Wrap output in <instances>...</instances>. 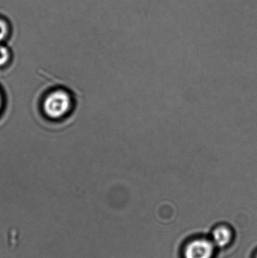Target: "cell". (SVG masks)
Segmentation results:
<instances>
[{
	"label": "cell",
	"instance_id": "6da1fadb",
	"mask_svg": "<svg viewBox=\"0 0 257 258\" xmlns=\"http://www.w3.org/2000/svg\"><path fill=\"white\" fill-rule=\"evenodd\" d=\"M70 106V98L66 92L57 91L48 95L44 103L45 112L51 118H59L64 115Z\"/></svg>",
	"mask_w": 257,
	"mask_h": 258
},
{
	"label": "cell",
	"instance_id": "7a4b0ae2",
	"mask_svg": "<svg viewBox=\"0 0 257 258\" xmlns=\"http://www.w3.org/2000/svg\"><path fill=\"white\" fill-rule=\"evenodd\" d=\"M215 245L209 239H198L192 241L186 247L185 258H212Z\"/></svg>",
	"mask_w": 257,
	"mask_h": 258
},
{
	"label": "cell",
	"instance_id": "3957f363",
	"mask_svg": "<svg viewBox=\"0 0 257 258\" xmlns=\"http://www.w3.org/2000/svg\"><path fill=\"white\" fill-rule=\"evenodd\" d=\"M232 239V232L229 227L220 225L212 232V242L215 246L224 248L227 246Z\"/></svg>",
	"mask_w": 257,
	"mask_h": 258
},
{
	"label": "cell",
	"instance_id": "277c9868",
	"mask_svg": "<svg viewBox=\"0 0 257 258\" xmlns=\"http://www.w3.org/2000/svg\"><path fill=\"white\" fill-rule=\"evenodd\" d=\"M9 58V50L6 47L0 45V66L4 65Z\"/></svg>",
	"mask_w": 257,
	"mask_h": 258
},
{
	"label": "cell",
	"instance_id": "5b68a950",
	"mask_svg": "<svg viewBox=\"0 0 257 258\" xmlns=\"http://www.w3.org/2000/svg\"><path fill=\"white\" fill-rule=\"evenodd\" d=\"M8 31L9 30H8V25L6 21L0 19V42L7 36Z\"/></svg>",
	"mask_w": 257,
	"mask_h": 258
},
{
	"label": "cell",
	"instance_id": "8992f818",
	"mask_svg": "<svg viewBox=\"0 0 257 258\" xmlns=\"http://www.w3.org/2000/svg\"><path fill=\"white\" fill-rule=\"evenodd\" d=\"M0 106H1V97H0Z\"/></svg>",
	"mask_w": 257,
	"mask_h": 258
},
{
	"label": "cell",
	"instance_id": "52a82bcc",
	"mask_svg": "<svg viewBox=\"0 0 257 258\" xmlns=\"http://www.w3.org/2000/svg\"><path fill=\"white\" fill-rule=\"evenodd\" d=\"M255 258H257V254H256V257H255Z\"/></svg>",
	"mask_w": 257,
	"mask_h": 258
}]
</instances>
